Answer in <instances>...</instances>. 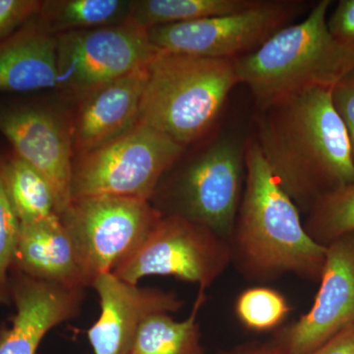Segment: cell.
<instances>
[{"instance_id":"6da1fadb","label":"cell","mask_w":354,"mask_h":354,"mask_svg":"<svg viewBox=\"0 0 354 354\" xmlns=\"http://www.w3.org/2000/svg\"><path fill=\"white\" fill-rule=\"evenodd\" d=\"M254 139L300 213L354 183L351 143L330 88H309L261 109Z\"/></svg>"},{"instance_id":"7a4b0ae2","label":"cell","mask_w":354,"mask_h":354,"mask_svg":"<svg viewBox=\"0 0 354 354\" xmlns=\"http://www.w3.org/2000/svg\"><path fill=\"white\" fill-rule=\"evenodd\" d=\"M230 242L232 263L249 281H272L286 274L320 279L327 248L307 234L299 209L254 138L245 145V186Z\"/></svg>"},{"instance_id":"3957f363","label":"cell","mask_w":354,"mask_h":354,"mask_svg":"<svg viewBox=\"0 0 354 354\" xmlns=\"http://www.w3.org/2000/svg\"><path fill=\"white\" fill-rule=\"evenodd\" d=\"M330 0H321L305 19L276 32L258 50L234 60L244 84L261 109L309 88L334 87L354 70V55L328 29Z\"/></svg>"},{"instance_id":"277c9868","label":"cell","mask_w":354,"mask_h":354,"mask_svg":"<svg viewBox=\"0 0 354 354\" xmlns=\"http://www.w3.org/2000/svg\"><path fill=\"white\" fill-rule=\"evenodd\" d=\"M237 84L234 60L160 50L148 65L140 122L187 148L211 129Z\"/></svg>"},{"instance_id":"5b68a950","label":"cell","mask_w":354,"mask_h":354,"mask_svg":"<svg viewBox=\"0 0 354 354\" xmlns=\"http://www.w3.org/2000/svg\"><path fill=\"white\" fill-rule=\"evenodd\" d=\"M244 181L245 146L225 137L165 174L151 203L162 216H183L230 241Z\"/></svg>"},{"instance_id":"8992f818","label":"cell","mask_w":354,"mask_h":354,"mask_svg":"<svg viewBox=\"0 0 354 354\" xmlns=\"http://www.w3.org/2000/svg\"><path fill=\"white\" fill-rule=\"evenodd\" d=\"M186 148L140 122L106 145L76 156L71 196H118L151 201Z\"/></svg>"},{"instance_id":"52a82bcc","label":"cell","mask_w":354,"mask_h":354,"mask_svg":"<svg viewBox=\"0 0 354 354\" xmlns=\"http://www.w3.org/2000/svg\"><path fill=\"white\" fill-rule=\"evenodd\" d=\"M162 214L148 200L74 198L60 220L75 246L88 288L121 264L146 239Z\"/></svg>"},{"instance_id":"ba28073f","label":"cell","mask_w":354,"mask_h":354,"mask_svg":"<svg viewBox=\"0 0 354 354\" xmlns=\"http://www.w3.org/2000/svg\"><path fill=\"white\" fill-rule=\"evenodd\" d=\"M0 133L50 184L58 215L71 202V102L58 99L0 95Z\"/></svg>"},{"instance_id":"9c48e42d","label":"cell","mask_w":354,"mask_h":354,"mask_svg":"<svg viewBox=\"0 0 354 354\" xmlns=\"http://www.w3.org/2000/svg\"><path fill=\"white\" fill-rule=\"evenodd\" d=\"M232 263L230 241L188 218L162 215L141 245L113 274L134 285L148 276H171L206 290Z\"/></svg>"},{"instance_id":"30bf717a","label":"cell","mask_w":354,"mask_h":354,"mask_svg":"<svg viewBox=\"0 0 354 354\" xmlns=\"http://www.w3.org/2000/svg\"><path fill=\"white\" fill-rule=\"evenodd\" d=\"M305 6L298 0H259L241 12L158 26L147 32L151 44L165 53L235 60L293 24Z\"/></svg>"},{"instance_id":"8fae6325","label":"cell","mask_w":354,"mask_h":354,"mask_svg":"<svg viewBox=\"0 0 354 354\" xmlns=\"http://www.w3.org/2000/svg\"><path fill=\"white\" fill-rule=\"evenodd\" d=\"M57 88L68 100L148 66L158 55L148 32L122 24L57 36Z\"/></svg>"},{"instance_id":"7c38bea8","label":"cell","mask_w":354,"mask_h":354,"mask_svg":"<svg viewBox=\"0 0 354 354\" xmlns=\"http://www.w3.org/2000/svg\"><path fill=\"white\" fill-rule=\"evenodd\" d=\"M313 305L278 335L286 354H308L354 324V234L326 246Z\"/></svg>"},{"instance_id":"4fadbf2b","label":"cell","mask_w":354,"mask_h":354,"mask_svg":"<svg viewBox=\"0 0 354 354\" xmlns=\"http://www.w3.org/2000/svg\"><path fill=\"white\" fill-rule=\"evenodd\" d=\"M101 313L88 330L94 354H130L141 324L149 316L171 313L183 306L176 293L127 283L113 272L93 281Z\"/></svg>"},{"instance_id":"5bb4252c","label":"cell","mask_w":354,"mask_h":354,"mask_svg":"<svg viewBox=\"0 0 354 354\" xmlns=\"http://www.w3.org/2000/svg\"><path fill=\"white\" fill-rule=\"evenodd\" d=\"M147 74L148 66L70 100L74 157L106 145L139 124Z\"/></svg>"},{"instance_id":"9a60e30c","label":"cell","mask_w":354,"mask_h":354,"mask_svg":"<svg viewBox=\"0 0 354 354\" xmlns=\"http://www.w3.org/2000/svg\"><path fill=\"white\" fill-rule=\"evenodd\" d=\"M11 304L16 313L10 327L0 329V354H36L53 328L78 316L84 290H71L10 272Z\"/></svg>"},{"instance_id":"2e32d148","label":"cell","mask_w":354,"mask_h":354,"mask_svg":"<svg viewBox=\"0 0 354 354\" xmlns=\"http://www.w3.org/2000/svg\"><path fill=\"white\" fill-rule=\"evenodd\" d=\"M57 36L38 15L0 41V95L57 91Z\"/></svg>"},{"instance_id":"e0dca14e","label":"cell","mask_w":354,"mask_h":354,"mask_svg":"<svg viewBox=\"0 0 354 354\" xmlns=\"http://www.w3.org/2000/svg\"><path fill=\"white\" fill-rule=\"evenodd\" d=\"M11 270L71 290L88 288L75 246L60 216L21 223Z\"/></svg>"},{"instance_id":"ac0fdd59","label":"cell","mask_w":354,"mask_h":354,"mask_svg":"<svg viewBox=\"0 0 354 354\" xmlns=\"http://www.w3.org/2000/svg\"><path fill=\"white\" fill-rule=\"evenodd\" d=\"M0 174L20 223L59 216L50 184L12 149L0 155Z\"/></svg>"},{"instance_id":"d6986e66","label":"cell","mask_w":354,"mask_h":354,"mask_svg":"<svg viewBox=\"0 0 354 354\" xmlns=\"http://www.w3.org/2000/svg\"><path fill=\"white\" fill-rule=\"evenodd\" d=\"M206 295L199 290L188 318L178 322L169 313L149 316L140 326L130 354H205L198 321Z\"/></svg>"},{"instance_id":"ffe728a7","label":"cell","mask_w":354,"mask_h":354,"mask_svg":"<svg viewBox=\"0 0 354 354\" xmlns=\"http://www.w3.org/2000/svg\"><path fill=\"white\" fill-rule=\"evenodd\" d=\"M132 0H44L39 22L55 36L129 20Z\"/></svg>"},{"instance_id":"44dd1931","label":"cell","mask_w":354,"mask_h":354,"mask_svg":"<svg viewBox=\"0 0 354 354\" xmlns=\"http://www.w3.org/2000/svg\"><path fill=\"white\" fill-rule=\"evenodd\" d=\"M258 2L259 0H133L128 21L149 30L241 12Z\"/></svg>"},{"instance_id":"7402d4cb","label":"cell","mask_w":354,"mask_h":354,"mask_svg":"<svg viewBox=\"0 0 354 354\" xmlns=\"http://www.w3.org/2000/svg\"><path fill=\"white\" fill-rule=\"evenodd\" d=\"M306 215L305 230L320 245L354 234V183L324 195Z\"/></svg>"},{"instance_id":"603a6c76","label":"cell","mask_w":354,"mask_h":354,"mask_svg":"<svg viewBox=\"0 0 354 354\" xmlns=\"http://www.w3.org/2000/svg\"><path fill=\"white\" fill-rule=\"evenodd\" d=\"M290 311V305L283 295L264 286L244 290L235 302L237 318L247 329L256 332L278 327Z\"/></svg>"},{"instance_id":"cb8c5ba5","label":"cell","mask_w":354,"mask_h":354,"mask_svg":"<svg viewBox=\"0 0 354 354\" xmlns=\"http://www.w3.org/2000/svg\"><path fill=\"white\" fill-rule=\"evenodd\" d=\"M21 223L0 174V304H11L10 272L19 241Z\"/></svg>"},{"instance_id":"d4e9b609","label":"cell","mask_w":354,"mask_h":354,"mask_svg":"<svg viewBox=\"0 0 354 354\" xmlns=\"http://www.w3.org/2000/svg\"><path fill=\"white\" fill-rule=\"evenodd\" d=\"M41 6V0H0V41L36 17Z\"/></svg>"},{"instance_id":"484cf974","label":"cell","mask_w":354,"mask_h":354,"mask_svg":"<svg viewBox=\"0 0 354 354\" xmlns=\"http://www.w3.org/2000/svg\"><path fill=\"white\" fill-rule=\"evenodd\" d=\"M333 104L346 127L354 162V70L330 90Z\"/></svg>"},{"instance_id":"4316f807","label":"cell","mask_w":354,"mask_h":354,"mask_svg":"<svg viewBox=\"0 0 354 354\" xmlns=\"http://www.w3.org/2000/svg\"><path fill=\"white\" fill-rule=\"evenodd\" d=\"M327 23L333 38L354 55V0L337 2Z\"/></svg>"},{"instance_id":"83f0119b","label":"cell","mask_w":354,"mask_h":354,"mask_svg":"<svg viewBox=\"0 0 354 354\" xmlns=\"http://www.w3.org/2000/svg\"><path fill=\"white\" fill-rule=\"evenodd\" d=\"M308 354H354V324Z\"/></svg>"},{"instance_id":"f1b7e54d","label":"cell","mask_w":354,"mask_h":354,"mask_svg":"<svg viewBox=\"0 0 354 354\" xmlns=\"http://www.w3.org/2000/svg\"><path fill=\"white\" fill-rule=\"evenodd\" d=\"M221 354H286L285 346L278 335L276 339L266 342H251L237 346L228 353Z\"/></svg>"}]
</instances>
